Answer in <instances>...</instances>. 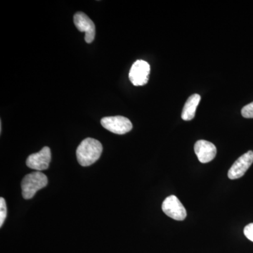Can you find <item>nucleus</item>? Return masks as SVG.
Returning <instances> with one entry per match:
<instances>
[{
    "label": "nucleus",
    "instance_id": "obj_1",
    "mask_svg": "<svg viewBox=\"0 0 253 253\" xmlns=\"http://www.w3.org/2000/svg\"><path fill=\"white\" fill-rule=\"evenodd\" d=\"M101 143L92 138H86L78 146L76 151L78 163L82 166L87 167L99 159L102 154Z\"/></svg>",
    "mask_w": 253,
    "mask_h": 253
},
{
    "label": "nucleus",
    "instance_id": "obj_2",
    "mask_svg": "<svg viewBox=\"0 0 253 253\" xmlns=\"http://www.w3.org/2000/svg\"><path fill=\"white\" fill-rule=\"evenodd\" d=\"M47 184L48 179L44 173L37 171L25 176L21 182L23 199H32L37 191L45 187Z\"/></svg>",
    "mask_w": 253,
    "mask_h": 253
},
{
    "label": "nucleus",
    "instance_id": "obj_3",
    "mask_svg": "<svg viewBox=\"0 0 253 253\" xmlns=\"http://www.w3.org/2000/svg\"><path fill=\"white\" fill-rule=\"evenodd\" d=\"M151 67L144 60H137L131 66L129 73V81L134 86L145 85L149 79Z\"/></svg>",
    "mask_w": 253,
    "mask_h": 253
},
{
    "label": "nucleus",
    "instance_id": "obj_4",
    "mask_svg": "<svg viewBox=\"0 0 253 253\" xmlns=\"http://www.w3.org/2000/svg\"><path fill=\"white\" fill-rule=\"evenodd\" d=\"M105 129L117 134H125L132 129V124L128 118L123 116L105 117L101 121Z\"/></svg>",
    "mask_w": 253,
    "mask_h": 253
},
{
    "label": "nucleus",
    "instance_id": "obj_5",
    "mask_svg": "<svg viewBox=\"0 0 253 253\" xmlns=\"http://www.w3.org/2000/svg\"><path fill=\"white\" fill-rule=\"evenodd\" d=\"M165 214L174 220L183 221L186 217V211L177 197L174 195L165 199L162 205Z\"/></svg>",
    "mask_w": 253,
    "mask_h": 253
},
{
    "label": "nucleus",
    "instance_id": "obj_6",
    "mask_svg": "<svg viewBox=\"0 0 253 253\" xmlns=\"http://www.w3.org/2000/svg\"><path fill=\"white\" fill-rule=\"evenodd\" d=\"M51 159V150L45 146L40 152L30 155L26 161V165L28 168L41 172L48 169Z\"/></svg>",
    "mask_w": 253,
    "mask_h": 253
},
{
    "label": "nucleus",
    "instance_id": "obj_7",
    "mask_svg": "<svg viewBox=\"0 0 253 253\" xmlns=\"http://www.w3.org/2000/svg\"><path fill=\"white\" fill-rule=\"evenodd\" d=\"M253 163V151H249L238 158L237 161L233 164L229 172L228 176L230 179H239L244 175L248 169Z\"/></svg>",
    "mask_w": 253,
    "mask_h": 253
},
{
    "label": "nucleus",
    "instance_id": "obj_8",
    "mask_svg": "<svg viewBox=\"0 0 253 253\" xmlns=\"http://www.w3.org/2000/svg\"><path fill=\"white\" fill-rule=\"evenodd\" d=\"M74 23L78 31L85 33L86 42L91 43L94 41L96 28L94 23L87 15L83 12H78L74 16Z\"/></svg>",
    "mask_w": 253,
    "mask_h": 253
},
{
    "label": "nucleus",
    "instance_id": "obj_9",
    "mask_svg": "<svg viewBox=\"0 0 253 253\" xmlns=\"http://www.w3.org/2000/svg\"><path fill=\"white\" fill-rule=\"evenodd\" d=\"M194 151L200 162L207 163L215 158L217 148L210 141L199 140L195 144Z\"/></svg>",
    "mask_w": 253,
    "mask_h": 253
},
{
    "label": "nucleus",
    "instance_id": "obj_10",
    "mask_svg": "<svg viewBox=\"0 0 253 253\" xmlns=\"http://www.w3.org/2000/svg\"><path fill=\"white\" fill-rule=\"evenodd\" d=\"M201 101V96L198 94L191 95L186 101L181 113V118L184 121H191L195 117L196 109Z\"/></svg>",
    "mask_w": 253,
    "mask_h": 253
},
{
    "label": "nucleus",
    "instance_id": "obj_11",
    "mask_svg": "<svg viewBox=\"0 0 253 253\" xmlns=\"http://www.w3.org/2000/svg\"><path fill=\"white\" fill-rule=\"evenodd\" d=\"M7 214V209L5 200L3 198L0 199V226H2Z\"/></svg>",
    "mask_w": 253,
    "mask_h": 253
},
{
    "label": "nucleus",
    "instance_id": "obj_12",
    "mask_svg": "<svg viewBox=\"0 0 253 253\" xmlns=\"http://www.w3.org/2000/svg\"><path fill=\"white\" fill-rule=\"evenodd\" d=\"M241 114H242L243 117L253 118V102L244 106L241 110Z\"/></svg>",
    "mask_w": 253,
    "mask_h": 253
},
{
    "label": "nucleus",
    "instance_id": "obj_13",
    "mask_svg": "<svg viewBox=\"0 0 253 253\" xmlns=\"http://www.w3.org/2000/svg\"><path fill=\"white\" fill-rule=\"evenodd\" d=\"M244 234L246 237L250 240V241L253 242V223L248 224L246 227L244 228Z\"/></svg>",
    "mask_w": 253,
    "mask_h": 253
}]
</instances>
